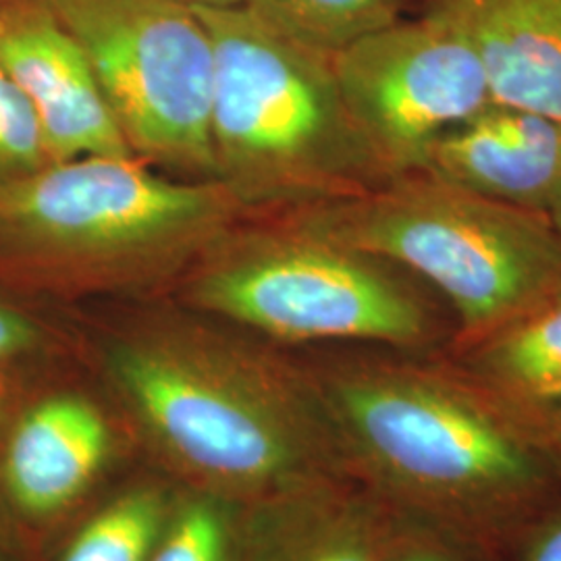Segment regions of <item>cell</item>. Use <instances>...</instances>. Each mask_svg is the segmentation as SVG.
Segmentation results:
<instances>
[{"instance_id": "6da1fadb", "label": "cell", "mask_w": 561, "mask_h": 561, "mask_svg": "<svg viewBox=\"0 0 561 561\" xmlns=\"http://www.w3.org/2000/svg\"><path fill=\"white\" fill-rule=\"evenodd\" d=\"M306 364L352 481L493 561L561 503L541 419L442 350Z\"/></svg>"}, {"instance_id": "7a4b0ae2", "label": "cell", "mask_w": 561, "mask_h": 561, "mask_svg": "<svg viewBox=\"0 0 561 561\" xmlns=\"http://www.w3.org/2000/svg\"><path fill=\"white\" fill-rule=\"evenodd\" d=\"M102 360L141 442L181 486L254 507L350 479L306 364L178 314L123 327Z\"/></svg>"}, {"instance_id": "3957f363", "label": "cell", "mask_w": 561, "mask_h": 561, "mask_svg": "<svg viewBox=\"0 0 561 561\" xmlns=\"http://www.w3.org/2000/svg\"><path fill=\"white\" fill-rule=\"evenodd\" d=\"M194 9L215 46V180L248 210H301L393 180L345 106L331 55L245 7Z\"/></svg>"}, {"instance_id": "277c9868", "label": "cell", "mask_w": 561, "mask_h": 561, "mask_svg": "<svg viewBox=\"0 0 561 561\" xmlns=\"http://www.w3.org/2000/svg\"><path fill=\"white\" fill-rule=\"evenodd\" d=\"M245 210L221 181L81 157L0 183V254L60 289H127L201 259Z\"/></svg>"}, {"instance_id": "5b68a950", "label": "cell", "mask_w": 561, "mask_h": 561, "mask_svg": "<svg viewBox=\"0 0 561 561\" xmlns=\"http://www.w3.org/2000/svg\"><path fill=\"white\" fill-rule=\"evenodd\" d=\"M294 225L421 275L447 298L460 347L561 289V238L547 215L412 171L360 196L301 208Z\"/></svg>"}, {"instance_id": "8992f818", "label": "cell", "mask_w": 561, "mask_h": 561, "mask_svg": "<svg viewBox=\"0 0 561 561\" xmlns=\"http://www.w3.org/2000/svg\"><path fill=\"white\" fill-rule=\"evenodd\" d=\"M201 259L185 300L271 340L437 352L454 337L431 304L379 261L294 222L277 231H229Z\"/></svg>"}, {"instance_id": "52a82bcc", "label": "cell", "mask_w": 561, "mask_h": 561, "mask_svg": "<svg viewBox=\"0 0 561 561\" xmlns=\"http://www.w3.org/2000/svg\"><path fill=\"white\" fill-rule=\"evenodd\" d=\"M80 42L134 157L215 180V46L180 0H48Z\"/></svg>"}, {"instance_id": "ba28073f", "label": "cell", "mask_w": 561, "mask_h": 561, "mask_svg": "<svg viewBox=\"0 0 561 561\" xmlns=\"http://www.w3.org/2000/svg\"><path fill=\"white\" fill-rule=\"evenodd\" d=\"M333 67L352 119L389 178L419 171L433 141L493 104L474 42L433 4L416 20L352 42Z\"/></svg>"}, {"instance_id": "9c48e42d", "label": "cell", "mask_w": 561, "mask_h": 561, "mask_svg": "<svg viewBox=\"0 0 561 561\" xmlns=\"http://www.w3.org/2000/svg\"><path fill=\"white\" fill-rule=\"evenodd\" d=\"M0 69L30 102L53 162L134 157L88 55L48 0H0Z\"/></svg>"}, {"instance_id": "30bf717a", "label": "cell", "mask_w": 561, "mask_h": 561, "mask_svg": "<svg viewBox=\"0 0 561 561\" xmlns=\"http://www.w3.org/2000/svg\"><path fill=\"white\" fill-rule=\"evenodd\" d=\"M115 449L113 426L92 400L60 391L25 405L0 445V510L20 530L67 516L99 481Z\"/></svg>"}, {"instance_id": "8fae6325", "label": "cell", "mask_w": 561, "mask_h": 561, "mask_svg": "<svg viewBox=\"0 0 561 561\" xmlns=\"http://www.w3.org/2000/svg\"><path fill=\"white\" fill-rule=\"evenodd\" d=\"M419 171L549 217L561 198V119L493 102L433 141Z\"/></svg>"}, {"instance_id": "7c38bea8", "label": "cell", "mask_w": 561, "mask_h": 561, "mask_svg": "<svg viewBox=\"0 0 561 561\" xmlns=\"http://www.w3.org/2000/svg\"><path fill=\"white\" fill-rule=\"evenodd\" d=\"M389 510L352 479L248 507L241 561H385Z\"/></svg>"}, {"instance_id": "4fadbf2b", "label": "cell", "mask_w": 561, "mask_h": 561, "mask_svg": "<svg viewBox=\"0 0 561 561\" xmlns=\"http://www.w3.org/2000/svg\"><path fill=\"white\" fill-rule=\"evenodd\" d=\"M468 32L491 96L561 119V0H426Z\"/></svg>"}, {"instance_id": "5bb4252c", "label": "cell", "mask_w": 561, "mask_h": 561, "mask_svg": "<svg viewBox=\"0 0 561 561\" xmlns=\"http://www.w3.org/2000/svg\"><path fill=\"white\" fill-rule=\"evenodd\" d=\"M442 352L528 412L561 408V289L481 340Z\"/></svg>"}, {"instance_id": "9a60e30c", "label": "cell", "mask_w": 561, "mask_h": 561, "mask_svg": "<svg viewBox=\"0 0 561 561\" xmlns=\"http://www.w3.org/2000/svg\"><path fill=\"white\" fill-rule=\"evenodd\" d=\"M178 491L157 481L123 489L81 522L55 561H150Z\"/></svg>"}, {"instance_id": "2e32d148", "label": "cell", "mask_w": 561, "mask_h": 561, "mask_svg": "<svg viewBox=\"0 0 561 561\" xmlns=\"http://www.w3.org/2000/svg\"><path fill=\"white\" fill-rule=\"evenodd\" d=\"M243 7L283 36L331 57L401 20V0H245Z\"/></svg>"}, {"instance_id": "e0dca14e", "label": "cell", "mask_w": 561, "mask_h": 561, "mask_svg": "<svg viewBox=\"0 0 561 561\" xmlns=\"http://www.w3.org/2000/svg\"><path fill=\"white\" fill-rule=\"evenodd\" d=\"M248 507L181 486L150 561H241Z\"/></svg>"}, {"instance_id": "ac0fdd59", "label": "cell", "mask_w": 561, "mask_h": 561, "mask_svg": "<svg viewBox=\"0 0 561 561\" xmlns=\"http://www.w3.org/2000/svg\"><path fill=\"white\" fill-rule=\"evenodd\" d=\"M50 162L41 123L30 102L0 69V183L32 175Z\"/></svg>"}, {"instance_id": "d6986e66", "label": "cell", "mask_w": 561, "mask_h": 561, "mask_svg": "<svg viewBox=\"0 0 561 561\" xmlns=\"http://www.w3.org/2000/svg\"><path fill=\"white\" fill-rule=\"evenodd\" d=\"M389 510V507H387ZM385 561H493L439 528L389 510Z\"/></svg>"}, {"instance_id": "ffe728a7", "label": "cell", "mask_w": 561, "mask_h": 561, "mask_svg": "<svg viewBox=\"0 0 561 561\" xmlns=\"http://www.w3.org/2000/svg\"><path fill=\"white\" fill-rule=\"evenodd\" d=\"M507 561H561V503L526 528Z\"/></svg>"}, {"instance_id": "44dd1931", "label": "cell", "mask_w": 561, "mask_h": 561, "mask_svg": "<svg viewBox=\"0 0 561 561\" xmlns=\"http://www.w3.org/2000/svg\"><path fill=\"white\" fill-rule=\"evenodd\" d=\"M41 345V327L20 310L0 304V366L20 360Z\"/></svg>"}, {"instance_id": "7402d4cb", "label": "cell", "mask_w": 561, "mask_h": 561, "mask_svg": "<svg viewBox=\"0 0 561 561\" xmlns=\"http://www.w3.org/2000/svg\"><path fill=\"white\" fill-rule=\"evenodd\" d=\"M539 419H541L542 433H545L547 445H549V449H551V454H553V458L558 461L561 470V408L542 412V414H539Z\"/></svg>"}, {"instance_id": "603a6c76", "label": "cell", "mask_w": 561, "mask_h": 561, "mask_svg": "<svg viewBox=\"0 0 561 561\" xmlns=\"http://www.w3.org/2000/svg\"><path fill=\"white\" fill-rule=\"evenodd\" d=\"M190 7L198 9H229V7H243L245 0H180Z\"/></svg>"}, {"instance_id": "cb8c5ba5", "label": "cell", "mask_w": 561, "mask_h": 561, "mask_svg": "<svg viewBox=\"0 0 561 561\" xmlns=\"http://www.w3.org/2000/svg\"><path fill=\"white\" fill-rule=\"evenodd\" d=\"M549 221L556 227V231H558V236L561 238V198L560 202L553 206V210L549 213Z\"/></svg>"}, {"instance_id": "d4e9b609", "label": "cell", "mask_w": 561, "mask_h": 561, "mask_svg": "<svg viewBox=\"0 0 561 561\" xmlns=\"http://www.w3.org/2000/svg\"><path fill=\"white\" fill-rule=\"evenodd\" d=\"M9 419L2 414V405H0V445H2V439H4V433H7V428H9Z\"/></svg>"}, {"instance_id": "484cf974", "label": "cell", "mask_w": 561, "mask_h": 561, "mask_svg": "<svg viewBox=\"0 0 561 561\" xmlns=\"http://www.w3.org/2000/svg\"><path fill=\"white\" fill-rule=\"evenodd\" d=\"M0 561H11L9 560V553H7L4 547H2V542H0Z\"/></svg>"}]
</instances>
